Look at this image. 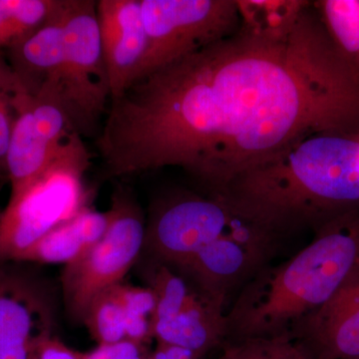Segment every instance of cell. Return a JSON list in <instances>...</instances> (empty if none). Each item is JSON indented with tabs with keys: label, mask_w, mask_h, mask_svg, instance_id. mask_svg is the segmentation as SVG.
Segmentation results:
<instances>
[{
	"label": "cell",
	"mask_w": 359,
	"mask_h": 359,
	"mask_svg": "<svg viewBox=\"0 0 359 359\" xmlns=\"http://www.w3.org/2000/svg\"><path fill=\"white\" fill-rule=\"evenodd\" d=\"M141 6L148 44L135 80L231 36L242 25L233 0H141Z\"/></svg>",
	"instance_id": "cell-8"
},
{
	"label": "cell",
	"mask_w": 359,
	"mask_h": 359,
	"mask_svg": "<svg viewBox=\"0 0 359 359\" xmlns=\"http://www.w3.org/2000/svg\"><path fill=\"white\" fill-rule=\"evenodd\" d=\"M96 4L93 0H62L61 6L63 61L59 92L63 109L80 136L96 133L111 100Z\"/></svg>",
	"instance_id": "cell-6"
},
{
	"label": "cell",
	"mask_w": 359,
	"mask_h": 359,
	"mask_svg": "<svg viewBox=\"0 0 359 359\" xmlns=\"http://www.w3.org/2000/svg\"><path fill=\"white\" fill-rule=\"evenodd\" d=\"M76 134L60 101L23 88L6 156L11 195L36 178Z\"/></svg>",
	"instance_id": "cell-10"
},
{
	"label": "cell",
	"mask_w": 359,
	"mask_h": 359,
	"mask_svg": "<svg viewBox=\"0 0 359 359\" xmlns=\"http://www.w3.org/2000/svg\"><path fill=\"white\" fill-rule=\"evenodd\" d=\"M217 195L280 240L314 231L359 207V132L306 137Z\"/></svg>",
	"instance_id": "cell-2"
},
{
	"label": "cell",
	"mask_w": 359,
	"mask_h": 359,
	"mask_svg": "<svg viewBox=\"0 0 359 359\" xmlns=\"http://www.w3.org/2000/svg\"><path fill=\"white\" fill-rule=\"evenodd\" d=\"M56 327L53 287L22 263H0V359H30Z\"/></svg>",
	"instance_id": "cell-9"
},
{
	"label": "cell",
	"mask_w": 359,
	"mask_h": 359,
	"mask_svg": "<svg viewBox=\"0 0 359 359\" xmlns=\"http://www.w3.org/2000/svg\"><path fill=\"white\" fill-rule=\"evenodd\" d=\"M314 6L340 55L359 75V0H323Z\"/></svg>",
	"instance_id": "cell-17"
},
{
	"label": "cell",
	"mask_w": 359,
	"mask_h": 359,
	"mask_svg": "<svg viewBox=\"0 0 359 359\" xmlns=\"http://www.w3.org/2000/svg\"><path fill=\"white\" fill-rule=\"evenodd\" d=\"M91 154L82 136L74 135L50 164L23 190L11 195L0 212V263L18 254L56 226L90 207L85 174Z\"/></svg>",
	"instance_id": "cell-4"
},
{
	"label": "cell",
	"mask_w": 359,
	"mask_h": 359,
	"mask_svg": "<svg viewBox=\"0 0 359 359\" xmlns=\"http://www.w3.org/2000/svg\"><path fill=\"white\" fill-rule=\"evenodd\" d=\"M217 359H309L289 335L224 342Z\"/></svg>",
	"instance_id": "cell-22"
},
{
	"label": "cell",
	"mask_w": 359,
	"mask_h": 359,
	"mask_svg": "<svg viewBox=\"0 0 359 359\" xmlns=\"http://www.w3.org/2000/svg\"><path fill=\"white\" fill-rule=\"evenodd\" d=\"M280 244L275 241L219 238L175 271L202 297L224 309L231 292L241 290L271 263Z\"/></svg>",
	"instance_id": "cell-11"
},
{
	"label": "cell",
	"mask_w": 359,
	"mask_h": 359,
	"mask_svg": "<svg viewBox=\"0 0 359 359\" xmlns=\"http://www.w3.org/2000/svg\"><path fill=\"white\" fill-rule=\"evenodd\" d=\"M59 0H0V50L6 51L43 25Z\"/></svg>",
	"instance_id": "cell-18"
},
{
	"label": "cell",
	"mask_w": 359,
	"mask_h": 359,
	"mask_svg": "<svg viewBox=\"0 0 359 359\" xmlns=\"http://www.w3.org/2000/svg\"><path fill=\"white\" fill-rule=\"evenodd\" d=\"M354 359H359V356H358V358H354Z\"/></svg>",
	"instance_id": "cell-27"
},
{
	"label": "cell",
	"mask_w": 359,
	"mask_h": 359,
	"mask_svg": "<svg viewBox=\"0 0 359 359\" xmlns=\"http://www.w3.org/2000/svg\"><path fill=\"white\" fill-rule=\"evenodd\" d=\"M145 344L125 339L114 344H98L88 353H81V359H145Z\"/></svg>",
	"instance_id": "cell-24"
},
{
	"label": "cell",
	"mask_w": 359,
	"mask_h": 359,
	"mask_svg": "<svg viewBox=\"0 0 359 359\" xmlns=\"http://www.w3.org/2000/svg\"><path fill=\"white\" fill-rule=\"evenodd\" d=\"M82 323L98 344H114L127 339L126 313L112 287L92 299Z\"/></svg>",
	"instance_id": "cell-21"
},
{
	"label": "cell",
	"mask_w": 359,
	"mask_h": 359,
	"mask_svg": "<svg viewBox=\"0 0 359 359\" xmlns=\"http://www.w3.org/2000/svg\"><path fill=\"white\" fill-rule=\"evenodd\" d=\"M224 314V309L196 290L179 313L153 320V337L160 344L188 349L205 358L211 351L223 346Z\"/></svg>",
	"instance_id": "cell-15"
},
{
	"label": "cell",
	"mask_w": 359,
	"mask_h": 359,
	"mask_svg": "<svg viewBox=\"0 0 359 359\" xmlns=\"http://www.w3.org/2000/svg\"><path fill=\"white\" fill-rule=\"evenodd\" d=\"M107 212L109 224L103 237L61 275L66 311L80 323L92 299L123 282L143 252L146 219L129 187H116Z\"/></svg>",
	"instance_id": "cell-7"
},
{
	"label": "cell",
	"mask_w": 359,
	"mask_h": 359,
	"mask_svg": "<svg viewBox=\"0 0 359 359\" xmlns=\"http://www.w3.org/2000/svg\"><path fill=\"white\" fill-rule=\"evenodd\" d=\"M111 99L136 79L147 52L141 0H99L96 4Z\"/></svg>",
	"instance_id": "cell-13"
},
{
	"label": "cell",
	"mask_w": 359,
	"mask_h": 359,
	"mask_svg": "<svg viewBox=\"0 0 359 359\" xmlns=\"http://www.w3.org/2000/svg\"><path fill=\"white\" fill-rule=\"evenodd\" d=\"M30 359H81V353L65 346L55 335H51L35 346Z\"/></svg>",
	"instance_id": "cell-25"
},
{
	"label": "cell",
	"mask_w": 359,
	"mask_h": 359,
	"mask_svg": "<svg viewBox=\"0 0 359 359\" xmlns=\"http://www.w3.org/2000/svg\"><path fill=\"white\" fill-rule=\"evenodd\" d=\"M311 6L290 32L241 25L111 99L97 139L106 175L179 167L218 194L306 137L358 133L359 75Z\"/></svg>",
	"instance_id": "cell-1"
},
{
	"label": "cell",
	"mask_w": 359,
	"mask_h": 359,
	"mask_svg": "<svg viewBox=\"0 0 359 359\" xmlns=\"http://www.w3.org/2000/svg\"><path fill=\"white\" fill-rule=\"evenodd\" d=\"M61 6L62 0H59L57 8L43 25L4 51L14 74L27 93L54 97L59 101V76L63 61Z\"/></svg>",
	"instance_id": "cell-14"
},
{
	"label": "cell",
	"mask_w": 359,
	"mask_h": 359,
	"mask_svg": "<svg viewBox=\"0 0 359 359\" xmlns=\"http://www.w3.org/2000/svg\"><path fill=\"white\" fill-rule=\"evenodd\" d=\"M146 269L148 287L154 294L156 301L153 320L179 313L195 294L192 285L170 266L149 262Z\"/></svg>",
	"instance_id": "cell-20"
},
{
	"label": "cell",
	"mask_w": 359,
	"mask_h": 359,
	"mask_svg": "<svg viewBox=\"0 0 359 359\" xmlns=\"http://www.w3.org/2000/svg\"><path fill=\"white\" fill-rule=\"evenodd\" d=\"M226 238L282 241L223 196L184 193L154 205L146 219L143 252L148 262L176 269L207 245Z\"/></svg>",
	"instance_id": "cell-5"
},
{
	"label": "cell",
	"mask_w": 359,
	"mask_h": 359,
	"mask_svg": "<svg viewBox=\"0 0 359 359\" xmlns=\"http://www.w3.org/2000/svg\"><path fill=\"white\" fill-rule=\"evenodd\" d=\"M242 25L257 32H290L311 2L301 0H241L237 1Z\"/></svg>",
	"instance_id": "cell-19"
},
{
	"label": "cell",
	"mask_w": 359,
	"mask_h": 359,
	"mask_svg": "<svg viewBox=\"0 0 359 359\" xmlns=\"http://www.w3.org/2000/svg\"><path fill=\"white\" fill-rule=\"evenodd\" d=\"M111 287L126 316L150 318L153 321L156 301L154 294L148 287H136L123 280Z\"/></svg>",
	"instance_id": "cell-23"
},
{
	"label": "cell",
	"mask_w": 359,
	"mask_h": 359,
	"mask_svg": "<svg viewBox=\"0 0 359 359\" xmlns=\"http://www.w3.org/2000/svg\"><path fill=\"white\" fill-rule=\"evenodd\" d=\"M309 359H354L359 356V266L320 309L290 330Z\"/></svg>",
	"instance_id": "cell-12"
},
{
	"label": "cell",
	"mask_w": 359,
	"mask_h": 359,
	"mask_svg": "<svg viewBox=\"0 0 359 359\" xmlns=\"http://www.w3.org/2000/svg\"><path fill=\"white\" fill-rule=\"evenodd\" d=\"M145 359H205V358L188 349L158 342L155 351L148 353Z\"/></svg>",
	"instance_id": "cell-26"
},
{
	"label": "cell",
	"mask_w": 359,
	"mask_h": 359,
	"mask_svg": "<svg viewBox=\"0 0 359 359\" xmlns=\"http://www.w3.org/2000/svg\"><path fill=\"white\" fill-rule=\"evenodd\" d=\"M108 224L107 211L85 208L74 218L56 226L26 248L13 262L67 266L83 256L103 237Z\"/></svg>",
	"instance_id": "cell-16"
},
{
	"label": "cell",
	"mask_w": 359,
	"mask_h": 359,
	"mask_svg": "<svg viewBox=\"0 0 359 359\" xmlns=\"http://www.w3.org/2000/svg\"><path fill=\"white\" fill-rule=\"evenodd\" d=\"M313 231L306 248L282 264H266L241 289L224 314V342L290 335L358 269L359 207Z\"/></svg>",
	"instance_id": "cell-3"
}]
</instances>
